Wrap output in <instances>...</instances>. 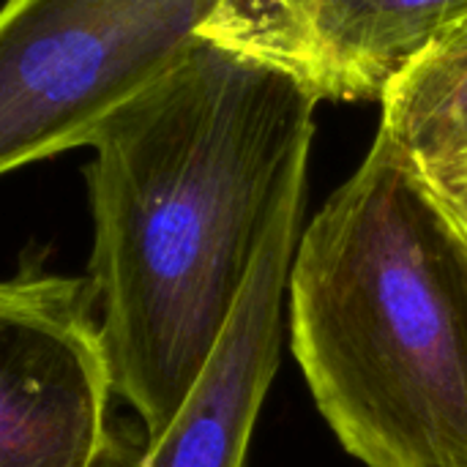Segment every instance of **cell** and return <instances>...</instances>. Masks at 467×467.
Listing matches in <instances>:
<instances>
[{"label":"cell","instance_id":"8992f818","mask_svg":"<svg viewBox=\"0 0 467 467\" xmlns=\"http://www.w3.org/2000/svg\"><path fill=\"white\" fill-rule=\"evenodd\" d=\"M462 14L467 0H328L326 99L380 101L389 82Z\"/></svg>","mask_w":467,"mask_h":467},{"label":"cell","instance_id":"6da1fadb","mask_svg":"<svg viewBox=\"0 0 467 467\" xmlns=\"http://www.w3.org/2000/svg\"><path fill=\"white\" fill-rule=\"evenodd\" d=\"M317 104L202 41L90 140V282L148 441L205 372L276 224L306 208Z\"/></svg>","mask_w":467,"mask_h":467},{"label":"cell","instance_id":"ba28073f","mask_svg":"<svg viewBox=\"0 0 467 467\" xmlns=\"http://www.w3.org/2000/svg\"><path fill=\"white\" fill-rule=\"evenodd\" d=\"M326 3L328 0H219L200 30V41L274 68L326 101Z\"/></svg>","mask_w":467,"mask_h":467},{"label":"cell","instance_id":"52a82bcc","mask_svg":"<svg viewBox=\"0 0 467 467\" xmlns=\"http://www.w3.org/2000/svg\"><path fill=\"white\" fill-rule=\"evenodd\" d=\"M380 137L410 164L467 148V14L446 25L386 88Z\"/></svg>","mask_w":467,"mask_h":467},{"label":"cell","instance_id":"5b68a950","mask_svg":"<svg viewBox=\"0 0 467 467\" xmlns=\"http://www.w3.org/2000/svg\"><path fill=\"white\" fill-rule=\"evenodd\" d=\"M301 235L304 208L285 216L265 241L205 372L172 424L148 441L137 467H244L279 369L290 268Z\"/></svg>","mask_w":467,"mask_h":467},{"label":"cell","instance_id":"277c9868","mask_svg":"<svg viewBox=\"0 0 467 467\" xmlns=\"http://www.w3.org/2000/svg\"><path fill=\"white\" fill-rule=\"evenodd\" d=\"M112 391L93 282L22 263L0 287V467H99Z\"/></svg>","mask_w":467,"mask_h":467},{"label":"cell","instance_id":"9c48e42d","mask_svg":"<svg viewBox=\"0 0 467 467\" xmlns=\"http://www.w3.org/2000/svg\"><path fill=\"white\" fill-rule=\"evenodd\" d=\"M410 167L416 170L419 181L438 202V208L449 216V222L467 241V148L454 156L427 164H410Z\"/></svg>","mask_w":467,"mask_h":467},{"label":"cell","instance_id":"7a4b0ae2","mask_svg":"<svg viewBox=\"0 0 467 467\" xmlns=\"http://www.w3.org/2000/svg\"><path fill=\"white\" fill-rule=\"evenodd\" d=\"M290 348L367 467H467V241L378 134L304 227Z\"/></svg>","mask_w":467,"mask_h":467},{"label":"cell","instance_id":"3957f363","mask_svg":"<svg viewBox=\"0 0 467 467\" xmlns=\"http://www.w3.org/2000/svg\"><path fill=\"white\" fill-rule=\"evenodd\" d=\"M219 0H8L0 16V170L90 145L107 118L202 41Z\"/></svg>","mask_w":467,"mask_h":467}]
</instances>
